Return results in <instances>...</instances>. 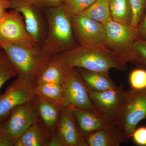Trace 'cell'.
I'll return each mask as SVG.
<instances>
[{
  "mask_svg": "<svg viewBox=\"0 0 146 146\" xmlns=\"http://www.w3.org/2000/svg\"><path fill=\"white\" fill-rule=\"evenodd\" d=\"M39 117L33 100L19 105L0 120V129L15 143Z\"/></svg>",
  "mask_w": 146,
  "mask_h": 146,
  "instance_id": "cell-5",
  "label": "cell"
},
{
  "mask_svg": "<svg viewBox=\"0 0 146 146\" xmlns=\"http://www.w3.org/2000/svg\"><path fill=\"white\" fill-rule=\"evenodd\" d=\"M96 0H65L61 3L70 17L83 14Z\"/></svg>",
  "mask_w": 146,
  "mask_h": 146,
  "instance_id": "cell-24",
  "label": "cell"
},
{
  "mask_svg": "<svg viewBox=\"0 0 146 146\" xmlns=\"http://www.w3.org/2000/svg\"><path fill=\"white\" fill-rule=\"evenodd\" d=\"M82 15L103 25L112 20L109 9V0H96Z\"/></svg>",
  "mask_w": 146,
  "mask_h": 146,
  "instance_id": "cell-22",
  "label": "cell"
},
{
  "mask_svg": "<svg viewBox=\"0 0 146 146\" xmlns=\"http://www.w3.org/2000/svg\"><path fill=\"white\" fill-rule=\"evenodd\" d=\"M0 42L29 47L38 46L28 31L23 16L14 9L7 11L0 18Z\"/></svg>",
  "mask_w": 146,
  "mask_h": 146,
  "instance_id": "cell-8",
  "label": "cell"
},
{
  "mask_svg": "<svg viewBox=\"0 0 146 146\" xmlns=\"http://www.w3.org/2000/svg\"><path fill=\"white\" fill-rule=\"evenodd\" d=\"M18 76V73L5 52L0 51V90L10 79Z\"/></svg>",
  "mask_w": 146,
  "mask_h": 146,
  "instance_id": "cell-23",
  "label": "cell"
},
{
  "mask_svg": "<svg viewBox=\"0 0 146 146\" xmlns=\"http://www.w3.org/2000/svg\"><path fill=\"white\" fill-rule=\"evenodd\" d=\"M70 17L74 34L79 46L107 47L104 25L82 14Z\"/></svg>",
  "mask_w": 146,
  "mask_h": 146,
  "instance_id": "cell-10",
  "label": "cell"
},
{
  "mask_svg": "<svg viewBox=\"0 0 146 146\" xmlns=\"http://www.w3.org/2000/svg\"><path fill=\"white\" fill-rule=\"evenodd\" d=\"M55 131L62 146H88L77 125L73 108L62 106Z\"/></svg>",
  "mask_w": 146,
  "mask_h": 146,
  "instance_id": "cell-13",
  "label": "cell"
},
{
  "mask_svg": "<svg viewBox=\"0 0 146 146\" xmlns=\"http://www.w3.org/2000/svg\"><path fill=\"white\" fill-rule=\"evenodd\" d=\"M146 119V89L125 91L121 106L115 119V123L126 143L141 121Z\"/></svg>",
  "mask_w": 146,
  "mask_h": 146,
  "instance_id": "cell-4",
  "label": "cell"
},
{
  "mask_svg": "<svg viewBox=\"0 0 146 146\" xmlns=\"http://www.w3.org/2000/svg\"><path fill=\"white\" fill-rule=\"evenodd\" d=\"M131 62L146 70V39L138 38L134 42Z\"/></svg>",
  "mask_w": 146,
  "mask_h": 146,
  "instance_id": "cell-25",
  "label": "cell"
},
{
  "mask_svg": "<svg viewBox=\"0 0 146 146\" xmlns=\"http://www.w3.org/2000/svg\"><path fill=\"white\" fill-rule=\"evenodd\" d=\"M131 10V25L138 28L146 8V0H129Z\"/></svg>",
  "mask_w": 146,
  "mask_h": 146,
  "instance_id": "cell-26",
  "label": "cell"
},
{
  "mask_svg": "<svg viewBox=\"0 0 146 146\" xmlns=\"http://www.w3.org/2000/svg\"><path fill=\"white\" fill-rule=\"evenodd\" d=\"M130 88L134 90H143L146 89V70L139 68L133 70L129 74Z\"/></svg>",
  "mask_w": 146,
  "mask_h": 146,
  "instance_id": "cell-27",
  "label": "cell"
},
{
  "mask_svg": "<svg viewBox=\"0 0 146 146\" xmlns=\"http://www.w3.org/2000/svg\"><path fill=\"white\" fill-rule=\"evenodd\" d=\"M131 138L137 145L146 146V126L136 128L131 134Z\"/></svg>",
  "mask_w": 146,
  "mask_h": 146,
  "instance_id": "cell-28",
  "label": "cell"
},
{
  "mask_svg": "<svg viewBox=\"0 0 146 146\" xmlns=\"http://www.w3.org/2000/svg\"><path fill=\"white\" fill-rule=\"evenodd\" d=\"M88 90L92 104L98 112L115 121L125 94L123 85L121 84L115 89L100 92Z\"/></svg>",
  "mask_w": 146,
  "mask_h": 146,
  "instance_id": "cell-12",
  "label": "cell"
},
{
  "mask_svg": "<svg viewBox=\"0 0 146 146\" xmlns=\"http://www.w3.org/2000/svg\"><path fill=\"white\" fill-rule=\"evenodd\" d=\"M73 112L79 130L84 138L94 131L115 123L113 120L85 110L73 108Z\"/></svg>",
  "mask_w": 146,
  "mask_h": 146,
  "instance_id": "cell-14",
  "label": "cell"
},
{
  "mask_svg": "<svg viewBox=\"0 0 146 146\" xmlns=\"http://www.w3.org/2000/svg\"><path fill=\"white\" fill-rule=\"evenodd\" d=\"M55 55L71 68L109 72L113 68L124 71L127 67V63L106 47L78 46Z\"/></svg>",
  "mask_w": 146,
  "mask_h": 146,
  "instance_id": "cell-1",
  "label": "cell"
},
{
  "mask_svg": "<svg viewBox=\"0 0 146 146\" xmlns=\"http://www.w3.org/2000/svg\"><path fill=\"white\" fill-rule=\"evenodd\" d=\"M65 1V0H61V3L63 2V1Z\"/></svg>",
  "mask_w": 146,
  "mask_h": 146,
  "instance_id": "cell-33",
  "label": "cell"
},
{
  "mask_svg": "<svg viewBox=\"0 0 146 146\" xmlns=\"http://www.w3.org/2000/svg\"><path fill=\"white\" fill-rule=\"evenodd\" d=\"M9 9L17 11L24 18L27 29L36 44L42 46L47 33L46 17L33 0H8Z\"/></svg>",
  "mask_w": 146,
  "mask_h": 146,
  "instance_id": "cell-7",
  "label": "cell"
},
{
  "mask_svg": "<svg viewBox=\"0 0 146 146\" xmlns=\"http://www.w3.org/2000/svg\"><path fill=\"white\" fill-rule=\"evenodd\" d=\"M9 9L8 0H0V18Z\"/></svg>",
  "mask_w": 146,
  "mask_h": 146,
  "instance_id": "cell-31",
  "label": "cell"
},
{
  "mask_svg": "<svg viewBox=\"0 0 146 146\" xmlns=\"http://www.w3.org/2000/svg\"><path fill=\"white\" fill-rule=\"evenodd\" d=\"M104 25L107 48L126 63L131 62L133 44L138 38V28L112 20Z\"/></svg>",
  "mask_w": 146,
  "mask_h": 146,
  "instance_id": "cell-6",
  "label": "cell"
},
{
  "mask_svg": "<svg viewBox=\"0 0 146 146\" xmlns=\"http://www.w3.org/2000/svg\"><path fill=\"white\" fill-rule=\"evenodd\" d=\"M35 83L17 77L5 92L0 95V120L19 105L31 100L35 96Z\"/></svg>",
  "mask_w": 146,
  "mask_h": 146,
  "instance_id": "cell-11",
  "label": "cell"
},
{
  "mask_svg": "<svg viewBox=\"0 0 146 146\" xmlns=\"http://www.w3.org/2000/svg\"><path fill=\"white\" fill-rule=\"evenodd\" d=\"M77 68L78 72L87 89L100 92L113 89L118 86L110 78L109 72H98Z\"/></svg>",
  "mask_w": 146,
  "mask_h": 146,
  "instance_id": "cell-17",
  "label": "cell"
},
{
  "mask_svg": "<svg viewBox=\"0 0 146 146\" xmlns=\"http://www.w3.org/2000/svg\"><path fill=\"white\" fill-rule=\"evenodd\" d=\"M138 38L146 39V8L143 17L138 28Z\"/></svg>",
  "mask_w": 146,
  "mask_h": 146,
  "instance_id": "cell-30",
  "label": "cell"
},
{
  "mask_svg": "<svg viewBox=\"0 0 146 146\" xmlns=\"http://www.w3.org/2000/svg\"><path fill=\"white\" fill-rule=\"evenodd\" d=\"M109 9L113 21L131 25V10L129 0H109Z\"/></svg>",
  "mask_w": 146,
  "mask_h": 146,
  "instance_id": "cell-21",
  "label": "cell"
},
{
  "mask_svg": "<svg viewBox=\"0 0 146 146\" xmlns=\"http://www.w3.org/2000/svg\"><path fill=\"white\" fill-rule=\"evenodd\" d=\"M52 132L40 117L14 143L13 146H48Z\"/></svg>",
  "mask_w": 146,
  "mask_h": 146,
  "instance_id": "cell-15",
  "label": "cell"
},
{
  "mask_svg": "<svg viewBox=\"0 0 146 146\" xmlns=\"http://www.w3.org/2000/svg\"><path fill=\"white\" fill-rule=\"evenodd\" d=\"M61 85L65 106L85 110L101 115L92 104L88 89L75 68H71Z\"/></svg>",
  "mask_w": 146,
  "mask_h": 146,
  "instance_id": "cell-9",
  "label": "cell"
},
{
  "mask_svg": "<svg viewBox=\"0 0 146 146\" xmlns=\"http://www.w3.org/2000/svg\"><path fill=\"white\" fill-rule=\"evenodd\" d=\"M33 100L37 107L39 117L51 132H53L56 128L62 106L35 95Z\"/></svg>",
  "mask_w": 146,
  "mask_h": 146,
  "instance_id": "cell-19",
  "label": "cell"
},
{
  "mask_svg": "<svg viewBox=\"0 0 146 146\" xmlns=\"http://www.w3.org/2000/svg\"><path fill=\"white\" fill-rule=\"evenodd\" d=\"M18 73L17 76L35 83L42 68L52 57L41 46L29 47L0 42Z\"/></svg>",
  "mask_w": 146,
  "mask_h": 146,
  "instance_id": "cell-3",
  "label": "cell"
},
{
  "mask_svg": "<svg viewBox=\"0 0 146 146\" xmlns=\"http://www.w3.org/2000/svg\"><path fill=\"white\" fill-rule=\"evenodd\" d=\"M43 10L47 23L46 36L41 46L43 50L53 56L78 46L70 16L62 3Z\"/></svg>",
  "mask_w": 146,
  "mask_h": 146,
  "instance_id": "cell-2",
  "label": "cell"
},
{
  "mask_svg": "<svg viewBox=\"0 0 146 146\" xmlns=\"http://www.w3.org/2000/svg\"><path fill=\"white\" fill-rule=\"evenodd\" d=\"M85 138L88 146H119L123 143L115 123L94 131Z\"/></svg>",
  "mask_w": 146,
  "mask_h": 146,
  "instance_id": "cell-18",
  "label": "cell"
},
{
  "mask_svg": "<svg viewBox=\"0 0 146 146\" xmlns=\"http://www.w3.org/2000/svg\"><path fill=\"white\" fill-rule=\"evenodd\" d=\"M71 68L66 66L56 56H53L42 68L35 80V84L44 82L62 84Z\"/></svg>",
  "mask_w": 146,
  "mask_h": 146,
  "instance_id": "cell-16",
  "label": "cell"
},
{
  "mask_svg": "<svg viewBox=\"0 0 146 146\" xmlns=\"http://www.w3.org/2000/svg\"><path fill=\"white\" fill-rule=\"evenodd\" d=\"M41 8L44 9L54 7L60 5L61 0H33Z\"/></svg>",
  "mask_w": 146,
  "mask_h": 146,
  "instance_id": "cell-29",
  "label": "cell"
},
{
  "mask_svg": "<svg viewBox=\"0 0 146 146\" xmlns=\"http://www.w3.org/2000/svg\"><path fill=\"white\" fill-rule=\"evenodd\" d=\"M35 95L65 106L64 92L61 84L52 82L35 84Z\"/></svg>",
  "mask_w": 146,
  "mask_h": 146,
  "instance_id": "cell-20",
  "label": "cell"
},
{
  "mask_svg": "<svg viewBox=\"0 0 146 146\" xmlns=\"http://www.w3.org/2000/svg\"><path fill=\"white\" fill-rule=\"evenodd\" d=\"M2 50V49L1 47V46H0V51H1V50Z\"/></svg>",
  "mask_w": 146,
  "mask_h": 146,
  "instance_id": "cell-32",
  "label": "cell"
}]
</instances>
